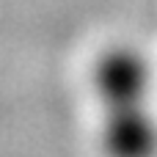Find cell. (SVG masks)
I'll list each match as a JSON object with an SVG mask.
<instances>
[{
  "instance_id": "cell-1",
  "label": "cell",
  "mask_w": 157,
  "mask_h": 157,
  "mask_svg": "<svg viewBox=\"0 0 157 157\" xmlns=\"http://www.w3.org/2000/svg\"><path fill=\"white\" fill-rule=\"evenodd\" d=\"M94 94L105 157H157V119L152 113V66L132 47H110L94 63Z\"/></svg>"
}]
</instances>
